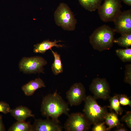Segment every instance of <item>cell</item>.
I'll return each instance as SVG.
<instances>
[{"mask_svg": "<svg viewBox=\"0 0 131 131\" xmlns=\"http://www.w3.org/2000/svg\"><path fill=\"white\" fill-rule=\"evenodd\" d=\"M65 123L64 128L66 131H86L91 124L85 115L81 113H72Z\"/></svg>", "mask_w": 131, "mask_h": 131, "instance_id": "6", "label": "cell"}, {"mask_svg": "<svg viewBox=\"0 0 131 131\" xmlns=\"http://www.w3.org/2000/svg\"><path fill=\"white\" fill-rule=\"evenodd\" d=\"M9 113L17 121H25L30 117H34L35 115L32 114V111L28 107L20 106L12 109H10Z\"/></svg>", "mask_w": 131, "mask_h": 131, "instance_id": "12", "label": "cell"}, {"mask_svg": "<svg viewBox=\"0 0 131 131\" xmlns=\"http://www.w3.org/2000/svg\"><path fill=\"white\" fill-rule=\"evenodd\" d=\"M105 122H102L94 124L92 129V131H107L105 124Z\"/></svg>", "mask_w": 131, "mask_h": 131, "instance_id": "24", "label": "cell"}, {"mask_svg": "<svg viewBox=\"0 0 131 131\" xmlns=\"http://www.w3.org/2000/svg\"><path fill=\"white\" fill-rule=\"evenodd\" d=\"M123 2L129 6H131V0H122Z\"/></svg>", "mask_w": 131, "mask_h": 131, "instance_id": "29", "label": "cell"}, {"mask_svg": "<svg viewBox=\"0 0 131 131\" xmlns=\"http://www.w3.org/2000/svg\"><path fill=\"white\" fill-rule=\"evenodd\" d=\"M46 87L43 81L39 78L31 80L22 87L25 94L28 96L33 95L38 89Z\"/></svg>", "mask_w": 131, "mask_h": 131, "instance_id": "13", "label": "cell"}, {"mask_svg": "<svg viewBox=\"0 0 131 131\" xmlns=\"http://www.w3.org/2000/svg\"><path fill=\"white\" fill-rule=\"evenodd\" d=\"M81 5L88 10L92 12L95 11L101 5L102 0H79Z\"/></svg>", "mask_w": 131, "mask_h": 131, "instance_id": "17", "label": "cell"}, {"mask_svg": "<svg viewBox=\"0 0 131 131\" xmlns=\"http://www.w3.org/2000/svg\"><path fill=\"white\" fill-rule=\"evenodd\" d=\"M32 125L30 122L17 121L8 129V131H32Z\"/></svg>", "mask_w": 131, "mask_h": 131, "instance_id": "15", "label": "cell"}, {"mask_svg": "<svg viewBox=\"0 0 131 131\" xmlns=\"http://www.w3.org/2000/svg\"><path fill=\"white\" fill-rule=\"evenodd\" d=\"M116 55L124 62L131 61V48L118 49L115 50Z\"/></svg>", "mask_w": 131, "mask_h": 131, "instance_id": "20", "label": "cell"}, {"mask_svg": "<svg viewBox=\"0 0 131 131\" xmlns=\"http://www.w3.org/2000/svg\"><path fill=\"white\" fill-rule=\"evenodd\" d=\"M6 130L5 126L2 120V117L0 115V131H4Z\"/></svg>", "mask_w": 131, "mask_h": 131, "instance_id": "27", "label": "cell"}, {"mask_svg": "<svg viewBox=\"0 0 131 131\" xmlns=\"http://www.w3.org/2000/svg\"><path fill=\"white\" fill-rule=\"evenodd\" d=\"M122 7L120 0H105L98 9V13L103 22H114L122 12Z\"/></svg>", "mask_w": 131, "mask_h": 131, "instance_id": "5", "label": "cell"}, {"mask_svg": "<svg viewBox=\"0 0 131 131\" xmlns=\"http://www.w3.org/2000/svg\"><path fill=\"white\" fill-rule=\"evenodd\" d=\"M118 94H116L111 97L109 100L110 105L109 107L113 110L117 115H121L123 110L121 106L118 97Z\"/></svg>", "mask_w": 131, "mask_h": 131, "instance_id": "21", "label": "cell"}, {"mask_svg": "<svg viewBox=\"0 0 131 131\" xmlns=\"http://www.w3.org/2000/svg\"><path fill=\"white\" fill-rule=\"evenodd\" d=\"M47 62L43 58L39 56L23 58L19 65L20 70L25 73H44L43 66Z\"/></svg>", "mask_w": 131, "mask_h": 131, "instance_id": "7", "label": "cell"}, {"mask_svg": "<svg viewBox=\"0 0 131 131\" xmlns=\"http://www.w3.org/2000/svg\"><path fill=\"white\" fill-rule=\"evenodd\" d=\"M121 35L118 39H114V43L126 48H129L131 45V33Z\"/></svg>", "mask_w": 131, "mask_h": 131, "instance_id": "19", "label": "cell"}, {"mask_svg": "<svg viewBox=\"0 0 131 131\" xmlns=\"http://www.w3.org/2000/svg\"><path fill=\"white\" fill-rule=\"evenodd\" d=\"M115 32L121 35L131 33V9L121 12L114 21Z\"/></svg>", "mask_w": 131, "mask_h": 131, "instance_id": "10", "label": "cell"}, {"mask_svg": "<svg viewBox=\"0 0 131 131\" xmlns=\"http://www.w3.org/2000/svg\"><path fill=\"white\" fill-rule=\"evenodd\" d=\"M117 115L113 112L108 113L105 116L104 120L108 126L107 128L108 131L114 127H117L120 125V121Z\"/></svg>", "mask_w": 131, "mask_h": 131, "instance_id": "16", "label": "cell"}, {"mask_svg": "<svg viewBox=\"0 0 131 131\" xmlns=\"http://www.w3.org/2000/svg\"><path fill=\"white\" fill-rule=\"evenodd\" d=\"M84 101L83 112L91 124L94 125L103 121L108 113L107 107L100 106L96 99L91 96H86Z\"/></svg>", "mask_w": 131, "mask_h": 131, "instance_id": "3", "label": "cell"}, {"mask_svg": "<svg viewBox=\"0 0 131 131\" xmlns=\"http://www.w3.org/2000/svg\"><path fill=\"white\" fill-rule=\"evenodd\" d=\"M115 33L114 29L104 25L96 29L89 37L93 48L100 52L110 49L113 46Z\"/></svg>", "mask_w": 131, "mask_h": 131, "instance_id": "2", "label": "cell"}, {"mask_svg": "<svg viewBox=\"0 0 131 131\" xmlns=\"http://www.w3.org/2000/svg\"><path fill=\"white\" fill-rule=\"evenodd\" d=\"M50 50L54 58V62L52 66V70L53 73L55 75H57L63 72V65L60 55L57 52L53 51L51 49Z\"/></svg>", "mask_w": 131, "mask_h": 131, "instance_id": "18", "label": "cell"}, {"mask_svg": "<svg viewBox=\"0 0 131 131\" xmlns=\"http://www.w3.org/2000/svg\"><path fill=\"white\" fill-rule=\"evenodd\" d=\"M62 129L59 121L48 118L45 120L35 119L32 131H61Z\"/></svg>", "mask_w": 131, "mask_h": 131, "instance_id": "11", "label": "cell"}, {"mask_svg": "<svg viewBox=\"0 0 131 131\" xmlns=\"http://www.w3.org/2000/svg\"><path fill=\"white\" fill-rule=\"evenodd\" d=\"M118 97L120 104L123 106L129 105L131 106V101L126 95L119 94Z\"/></svg>", "mask_w": 131, "mask_h": 131, "instance_id": "23", "label": "cell"}, {"mask_svg": "<svg viewBox=\"0 0 131 131\" xmlns=\"http://www.w3.org/2000/svg\"><path fill=\"white\" fill-rule=\"evenodd\" d=\"M61 41L60 40L57 41L56 40L53 41H50L49 40L44 41L34 46V52L36 53L44 54L47 50L51 49L53 47H56L58 48L63 47L64 46L63 45L57 44L58 42Z\"/></svg>", "mask_w": 131, "mask_h": 131, "instance_id": "14", "label": "cell"}, {"mask_svg": "<svg viewBox=\"0 0 131 131\" xmlns=\"http://www.w3.org/2000/svg\"><path fill=\"white\" fill-rule=\"evenodd\" d=\"M121 120L124 122L127 126L131 128V112L128 111L126 114L121 118Z\"/></svg>", "mask_w": 131, "mask_h": 131, "instance_id": "25", "label": "cell"}, {"mask_svg": "<svg viewBox=\"0 0 131 131\" xmlns=\"http://www.w3.org/2000/svg\"><path fill=\"white\" fill-rule=\"evenodd\" d=\"M69 110L68 104L57 90L46 95L43 99L41 112L44 117L59 121V117L64 114L68 116Z\"/></svg>", "mask_w": 131, "mask_h": 131, "instance_id": "1", "label": "cell"}, {"mask_svg": "<svg viewBox=\"0 0 131 131\" xmlns=\"http://www.w3.org/2000/svg\"><path fill=\"white\" fill-rule=\"evenodd\" d=\"M124 81L131 85V64H128L125 66Z\"/></svg>", "mask_w": 131, "mask_h": 131, "instance_id": "22", "label": "cell"}, {"mask_svg": "<svg viewBox=\"0 0 131 131\" xmlns=\"http://www.w3.org/2000/svg\"><path fill=\"white\" fill-rule=\"evenodd\" d=\"M66 98L71 106L80 105L86 97V91L81 83H74L66 93Z\"/></svg>", "mask_w": 131, "mask_h": 131, "instance_id": "9", "label": "cell"}, {"mask_svg": "<svg viewBox=\"0 0 131 131\" xmlns=\"http://www.w3.org/2000/svg\"><path fill=\"white\" fill-rule=\"evenodd\" d=\"M10 109L8 103L4 101H0V112L6 114L9 112Z\"/></svg>", "mask_w": 131, "mask_h": 131, "instance_id": "26", "label": "cell"}, {"mask_svg": "<svg viewBox=\"0 0 131 131\" xmlns=\"http://www.w3.org/2000/svg\"><path fill=\"white\" fill-rule=\"evenodd\" d=\"M127 130L125 128L123 127H120L119 126L117 127V129L115 130L116 131H126Z\"/></svg>", "mask_w": 131, "mask_h": 131, "instance_id": "28", "label": "cell"}, {"mask_svg": "<svg viewBox=\"0 0 131 131\" xmlns=\"http://www.w3.org/2000/svg\"><path fill=\"white\" fill-rule=\"evenodd\" d=\"M55 22L64 30L72 31L74 30L77 21L73 13L68 5L64 3L60 4L54 13Z\"/></svg>", "mask_w": 131, "mask_h": 131, "instance_id": "4", "label": "cell"}, {"mask_svg": "<svg viewBox=\"0 0 131 131\" xmlns=\"http://www.w3.org/2000/svg\"><path fill=\"white\" fill-rule=\"evenodd\" d=\"M90 89L96 99L105 100L110 98V87L105 78L97 77L94 79L90 86Z\"/></svg>", "mask_w": 131, "mask_h": 131, "instance_id": "8", "label": "cell"}]
</instances>
